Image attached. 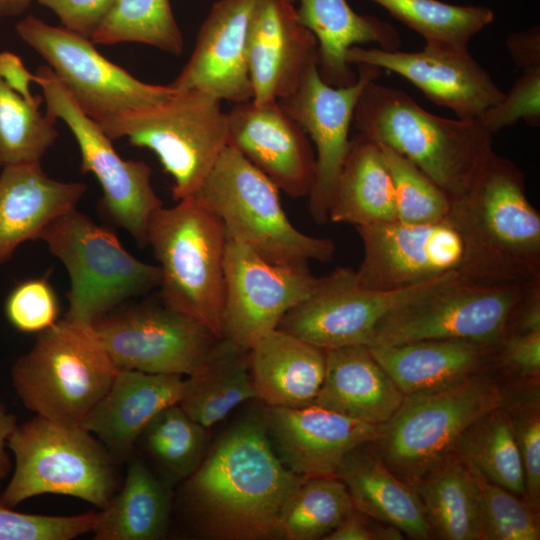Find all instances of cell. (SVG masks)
I'll list each match as a JSON object with an SVG mask.
<instances>
[{"label":"cell","mask_w":540,"mask_h":540,"mask_svg":"<svg viewBox=\"0 0 540 540\" xmlns=\"http://www.w3.org/2000/svg\"><path fill=\"white\" fill-rule=\"evenodd\" d=\"M183 383L184 378L177 374L118 370L81 425L118 464H126L147 424L166 407L178 404Z\"/></svg>","instance_id":"24"},{"label":"cell","mask_w":540,"mask_h":540,"mask_svg":"<svg viewBox=\"0 0 540 540\" xmlns=\"http://www.w3.org/2000/svg\"><path fill=\"white\" fill-rule=\"evenodd\" d=\"M0 77L14 92L28 101H33L34 96L30 90L31 82L35 75L23 64L21 58L9 51L0 52Z\"/></svg>","instance_id":"51"},{"label":"cell","mask_w":540,"mask_h":540,"mask_svg":"<svg viewBox=\"0 0 540 540\" xmlns=\"http://www.w3.org/2000/svg\"><path fill=\"white\" fill-rule=\"evenodd\" d=\"M353 510L347 488L338 477L304 478L280 512L276 539H324Z\"/></svg>","instance_id":"38"},{"label":"cell","mask_w":540,"mask_h":540,"mask_svg":"<svg viewBox=\"0 0 540 540\" xmlns=\"http://www.w3.org/2000/svg\"><path fill=\"white\" fill-rule=\"evenodd\" d=\"M379 145L394 187L397 220L423 224L446 218L451 207L449 196L407 158Z\"/></svg>","instance_id":"41"},{"label":"cell","mask_w":540,"mask_h":540,"mask_svg":"<svg viewBox=\"0 0 540 540\" xmlns=\"http://www.w3.org/2000/svg\"><path fill=\"white\" fill-rule=\"evenodd\" d=\"M177 202L158 208L147 227L161 269L160 300L222 338L227 236L195 196Z\"/></svg>","instance_id":"4"},{"label":"cell","mask_w":540,"mask_h":540,"mask_svg":"<svg viewBox=\"0 0 540 540\" xmlns=\"http://www.w3.org/2000/svg\"><path fill=\"white\" fill-rule=\"evenodd\" d=\"M38 240L47 244L69 274L67 320L94 326L127 300L161 284L158 265L136 259L110 228L76 208L51 221Z\"/></svg>","instance_id":"11"},{"label":"cell","mask_w":540,"mask_h":540,"mask_svg":"<svg viewBox=\"0 0 540 540\" xmlns=\"http://www.w3.org/2000/svg\"><path fill=\"white\" fill-rule=\"evenodd\" d=\"M90 40L102 45L140 43L177 56L184 50L170 0H115Z\"/></svg>","instance_id":"39"},{"label":"cell","mask_w":540,"mask_h":540,"mask_svg":"<svg viewBox=\"0 0 540 540\" xmlns=\"http://www.w3.org/2000/svg\"><path fill=\"white\" fill-rule=\"evenodd\" d=\"M35 0H0V19L25 12Z\"/></svg>","instance_id":"53"},{"label":"cell","mask_w":540,"mask_h":540,"mask_svg":"<svg viewBox=\"0 0 540 540\" xmlns=\"http://www.w3.org/2000/svg\"><path fill=\"white\" fill-rule=\"evenodd\" d=\"M216 97L176 91L166 100L99 122L113 141L151 150L173 180L172 196L195 195L227 146V113Z\"/></svg>","instance_id":"10"},{"label":"cell","mask_w":540,"mask_h":540,"mask_svg":"<svg viewBox=\"0 0 540 540\" xmlns=\"http://www.w3.org/2000/svg\"><path fill=\"white\" fill-rule=\"evenodd\" d=\"M34 82L42 89L46 113L60 119L73 134L81 154V171L98 180L103 197L100 209L124 228L140 247L147 245L152 214L163 206L151 184V168L143 161L124 160L99 124L73 100L48 65L40 66Z\"/></svg>","instance_id":"14"},{"label":"cell","mask_w":540,"mask_h":540,"mask_svg":"<svg viewBox=\"0 0 540 540\" xmlns=\"http://www.w3.org/2000/svg\"><path fill=\"white\" fill-rule=\"evenodd\" d=\"M208 447L207 428L174 404L147 424L135 451L159 477L175 487L197 470Z\"/></svg>","instance_id":"35"},{"label":"cell","mask_w":540,"mask_h":540,"mask_svg":"<svg viewBox=\"0 0 540 540\" xmlns=\"http://www.w3.org/2000/svg\"><path fill=\"white\" fill-rule=\"evenodd\" d=\"M464 276L451 273L415 287L380 291L360 286L354 270L339 267L319 277L311 294L284 315L277 329L323 350L368 345L375 327L389 311Z\"/></svg>","instance_id":"16"},{"label":"cell","mask_w":540,"mask_h":540,"mask_svg":"<svg viewBox=\"0 0 540 540\" xmlns=\"http://www.w3.org/2000/svg\"><path fill=\"white\" fill-rule=\"evenodd\" d=\"M290 1L301 24L317 41L318 71L331 86H348L357 80L347 61L352 47L375 43L383 50H397L400 46V35L390 23L356 13L347 0Z\"/></svg>","instance_id":"28"},{"label":"cell","mask_w":540,"mask_h":540,"mask_svg":"<svg viewBox=\"0 0 540 540\" xmlns=\"http://www.w3.org/2000/svg\"><path fill=\"white\" fill-rule=\"evenodd\" d=\"M4 312L18 331L38 334L58 321V298L46 278L26 279L9 292Z\"/></svg>","instance_id":"45"},{"label":"cell","mask_w":540,"mask_h":540,"mask_svg":"<svg viewBox=\"0 0 540 540\" xmlns=\"http://www.w3.org/2000/svg\"><path fill=\"white\" fill-rule=\"evenodd\" d=\"M267 435L283 465L302 478L335 476L345 456L375 441L381 425L355 420L315 404L267 407Z\"/></svg>","instance_id":"21"},{"label":"cell","mask_w":540,"mask_h":540,"mask_svg":"<svg viewBox=\"0 0 540 540\" xmlns=\"http://www.w3.org/2000/svg\"><path fill=\"white\" fill-rule=\"evenodd\" d=\"M318 278L308 267L270 263L227 239L222 338L249 350L311 294Z\"/></svg>","instance_id":"17"},{"label":"cell","mask_w":540,"mask_h":540,"mask_svg":"<svg viewBox=\"0 0 540 540\" xmlns=\"http://www.w3.org/2000/svg\"><path fill=\"white\" fill-rule=\"evenodd\" d=\"M52 10L67 30L91 39L115 0H35Z\"/></svg>","instance_id":"48"},{"label":"cell","mask_w":540,"mask_h":540,"mask_svg":"<svg viewBox=\"0 0 540 540\" xmlns=\"http://www.w3.org/2000/svg\"><path fill=\"white\" fill-rule=\"evenodd\" d=\"M98 512L49 516L14 511L0 499V540H72L93 532Z\"/></svg>","instance_id":"44"},{"label":"cell","mask_w":540,"mask_h":540,"mask_svg":"<svg viewBox=\"0 0 540 540\" xmlns=\"http://www.w3.org/2000/svg\"><path fill=\"white\" fill-rule=\"evenodd\" d=\"M355 228L364 248L362 262L354 270L355 278L364 288L407 289L451 273L509 282L497 278L484 265L449 214L433 223L408 224L395 220Z\"/></svg>","instance_id":"12"},{"label":"cell","mask_w":540,"mask_h":540,"mask_svg":"<svg viewBox=\"0 0 540 540\" xmlns=\"http://www.w3.org/2000/svg\"><path fill=\"white\" fill-rule=\"evenodd\" d=\"M304 478L287 469L269 441L264 412L243 417L178 486L192 530L211 540L276 539L280 512Z\"/></svg>","instance_id":"1"},{"label":"cell","mask_w":540,"mask_h":540,"mask_svg":"<svg viewBox=\"0 0 540 540\" xmlns=\"http://www.w3.org/2000/svg\"><path fill=\"white\" fill-rule=\"evenodd\" d=\"M117 370L192 375L220 339L164 303L121 305L93 326Z\"/></svg>","instance_id":"15"},{"label":"cell","mask_w":540,"mask_h":540,"mask_svg":"<svg viewBox=\"0 0 540 540\" xmlns=\"http://www.w3.org/2000/svg\"><path fill=\"white\" fill-rule=\"evenodd\" d=\"M249 366L258 398L269 407L314 403L324 380L326 351L280 329L249 349Z\"/></svg>","instance_id":"30"},{"label":"cell","mask_w":540,"mask_h":540,"mask_svg":"<svg viewBox=\"0 0 540 540\" xmlns=\"http://www.w3.org/2000/svg\"><path fill=\"white\" fill-rule=\"evenodd\" d=\"M81 182L47 176L40 162L9 165L0 174V265L22 243L38 240L51 221L76 205L86 192Z\"/></svg>","instance_id":"25"},{"label":"cell","mask_w":540,"mask_h":540,"mask_svg":"<svg viewBox=\"0 0 540 540\" xmlns=\"http://www.w3.org/2000/svg\"><path fill=\"white\" fill-rule=\"evenodd\" d=\"M353 122L359 133L401 154L454 200L469 189L493 152L478 119H448L426 111L402 90L376 80L364 87Z\"/></svg>","instance_id":"2"},{"label":"cell","mask_w":540,"mask_h":540,"mask_svg":"<svg viewBox=\"0 0 540 540\" xmlns=\"http://www.w3.org/2000/svg\"><path fill=\"white\" fill-rule=\"evenodd\" d=\"M316 60L317 41L299 21L293 3L257 0L248 37L252 101L266 104L290 96Z\"/></svg>","instance_id":"23"},{"label":"cell","mask_w":540,"mask_h":540,"mask_svg":"<svg viewBox=\"0 0 540 540\" xmlns=\"http://www.w3.org/2000/svg\"><path fill=\"white\" fill-rule=\"evenodd\" d=\"M279 189L230 146H226L195 196L222 223L227 239L264 260L308 267L330 262L335 243L297 229L282 208Z\"/></svg>","instance_id":"3"},{"label":"cell","mask_w":540,"mask_h":540,"mask_svg":"<svg viewBox=\"0 0 540 540\" xmlns=\"http://www.w3.org/2000/svg\"><path fill=\"white\" fill-rule=\"evenodd\" d=\"M496 347L457 339L368 346L404 396L446 388L491 369Z\"/></svg>","instance_id":"26"},{"label":"cell","mask_w":540,"mask_h":540,"mask_svg":"<svg viewBox=\"0 0 540 540\" xmlns=\"http://www.w3.org/2000/svg\"><path fill=\"white\" fill-rule=\"evenodd\" d=\"M455 453L486 479L526 499L522 458L509 417L501 405L464 432Z\"/></svg>","instance_id":"37"},{"label":"cell","mask_w":540,"mask_h":540,"mask_svg":"<svg viewBox=\"0 0 540 540\" xmlns=\"http://www.w3.org/2000/svg\"><path fill=\"white\" fill-rule=\"evenodd\" d=\"M449 216L499 279H540V214L511 160L492 152L466 193L451 200Z\"/></svg>","instance_id":"5"},{"label":"cell","mask_w":540,"mask_h":540,"mask_svg":"<svg viewBox=\"0 0 540 540\" xmlns=\"http://www.w3.org/2000/svg\"><path fill=\"white\" fill-rule=\"evenodd\" d=\"M506 45L516 66L525 69L540 65V29L538 26L510 34Z\"/></svg>","instance_id":"50"},{"label":"cell","mask_w":540,"mask_h":540,"mask_svg":"<svg viewBox=\"0 0 540 540\" xmlns=\"http://www.w3.org/2000/svg\"><path fill=\"white\" fill-rule=\"evenodd\" d=\"M466 464L479 492L483 540H539V509Z\"/></svg>","instance_id":"43"},{"label":"cell","mask_w":540,"mask_h":540,"mask_svg":"<svg viewBox=\"0 0 540 540\" xmlns=\"http://www.w3.org/2000/svg\"><path fill=\"white\" fill-rule=\"evenodd\" d=\"M539 379H514L507 390L500 386L501 406L507 412L525 473L526 499L540 506V398Z\"/></svg>","instance_id":"42"},{"label":"cell","mask_w":540,"mask_h":540,"mask_svg":"<svg viewBox=\"0 0 540 540\" xmlns=\"http://www.w3.org/2000/svg\"><path fill=\"white\" fill-rule=\"evenodd\" d=\"M350 65H370L394 72L417 87L431 102L450 109L459 119H478L504 93L469 51L424 47L406 52L352 47Z\"/></svg>","instance_id":"19"},{"label":"cell","mask_w":540,"mask_h":540,"mask_svg":"<svg viewBox=\"0 0 540 540\" xmlns=\"http://www.w3.org/2000/svg\"><path fill=\"white\" fill-rule=\"evenodd\" d=\"M540 279L483 281L460 277L417 295L389 311L369 345L457 339L497 346Z\"/></svg>","instance_id":"9"},{"label":"cell","mask_w":540,"mask_h":540,"mask_svg":"<svg viewBox=\"0 0 540 540\" xmlns=\"http://www.w3.org/2000/svg\"><path fill=\"white\" fill-rule=\"evenodd\" d=\"M419 34L425 47L466 52L471 39L489 26L495 14L486 6L440 0H370Z\"/></svg>","instance_id":"36"},{"label":"cell","mask_w":540,"mask_h":540,"mask_svg":"<svg viewBox=\"0 0 540 540\" xmlns=\"http://www.w3.org/2000/svg\"><path fill=\"white\" fill-rule=\"evenodd\" d=\"M522 70L509 92L478 118L491 134L520 120L532 126L540 123V65Z\"/></svg>","instance_id":"46"},{"label":"cell","mask_w":540,"mask_h":540,"mask_svg":"<svg viewBox=\"0 0 540 540\" xmlns=\"http://www.w3.org/2000/svg\"><path fill=\"white\" fill-rule=\"evenodd\" d=\"M492 368L455 385L405 395L373 445L402 481L414 486L456 452L464 432L501 404Z\"/></svg>","instance_id":"8"},{"label":"cell","mask_w":540,"mask_h":540,"mask_svg":"<svg viewBox=\"0 0 540 540\" xmlns=\"http://www.w3.org/2000/svg\"><path fill=\"white\" fill-rule=\"evenodd\" d=\"M227 145L290 197L309 195L315 152L304 129L278 101L235 104L227 113Z\"/></svg>","instance_id":"20"},{"label":"cell","mask_w":540,"mask_h":540,"mask_svg":"<svg viewBox=\"0 0 540 540\" xmlns=\"http://www.w3.org/2000/svg\"><path fill=\"white\" fill-rule=\"evenodd\" d=\"M7 446L15 467L0 499L12 508L35 496L58 494L102 509L120 487L119 464L82 425L36 415L17 425Z\"/></svg>","instance_id":"7"},{"label":"cell","mask_w":540,"mask_h":540,"mask_svg":"<svg viewBox=\"0 0 540 540\" xmlns=\"http://www.w3.org/2000/svg\"><path fill=\"white\" fill-rule=\"evenodd\" d=\"M80 109L97 123L168 99L170 85L143 82L105 58L86 37L28 15L15 26Z\"/></svg>","instance_id":"13"},{"label":"cell","mask_w":540,"mask_h":540,"mask_svg":"<svg viewBox=\"0 0 540 540\" xmlns=\"http://www.w3.org/2000/svg\"><path fill=\"white\" fill-rule=\"evenodd\" d=\"M324 380L313 404L374 425L386 423L404 394L367 345L328 349Z\"/></svg>","instance_id":"27"},{"label":"cell","mask_w":540,"mask_h":540,"mask_svg":"<svg viewBox=\"0 0 540 540\" xmlns=\"http://www.w3.org/2000/svg\"><path fill=\"white\" fill-rule=\"evenodd\" d=\"M257 0H218L201 24L192 54L169 85L199 90L220 101H251L248 37Z\"/></svg>","instance_id":"22"},{"label":"cell","mask_w":540,"mask_h":540,"mask_svg":"<svg viewBox=\"0 0 540 540\" xmlns=\"http://www.w3.org/2000/svg\"><path fill=\"white\" fill-rule=\"evenodd\" d=\"M413 487L434 539L483 540L478 488L459 455L455 453Z\"/></svg>","instance_id":"34"},{"label":"cell","mask_w":540,"mask_h":540,"mask_svg":"<svg viewBox=\"0 0 540 540\" xmlns=\"http://www.w3.org/2000/svg\"><path fill=\"white\" fill-rule=\"evenodd\" d=\"M357 80L348 86L334 87L319 74L317 60L307 68L297 89L279 102L304 129L315 147V177L309 193V211L318 224L329 221V211L337 180L346 157L357 101L381 69L358 65Z\"/></svg>","instance_id":"18"},{"label":"cell","mask_w":540,"mask_h":540,"mask_svg":"<svg viewBox=\"0 0 540 540\" xmlns=\"http://www.w3.org/2000/svg\"><path fill=\"white\" fill-rule=\"evenodd\" d=\"M117 371L93 326L63 318L38 333L32 348L16 359L11 380L35 415L81 425Z\"/></svg>","instance_id":"6"},{"label":"cell","mask_w":540,"mask_h":540,"mask_svg":"<svg viewBox=\"0 0 540 540\" xmlns=\"http://www.w3.org/2000/svg\"><path fill=\"white\" fill-rule=\"evenodd\" d=\"M122 486L98 512L94 540H160L167 535L173 511L171 485L136 451L128 460Z\"/></svg>","instance_id":"31"},{"label":"cell","mask_w":540,"mask_h":540,"mask_svg":"<svg viewBox=\"0 0 540 540\" xmlns=\"http://www.w3.org/2000/svg\"><path fill=\"white\" fill-rule=\"evenodd\" d=\"M43 101L24 99L0 77V167L40 162L55 143L57 120L40 112Z\"/></svg>","instance_id":"40"},{"label":"cell","mask_w":540,"mask_h":540,"mask_svg":"<svg viewBox=\"0 0 540 540\" xmlns=\"http://www.w3.org/2000/svg\"><path fill=\"white\" fill-rule=\"evenodd\" d=\"M18 423L16 416L10 413L5 404L0 401V489L2 482L8 477L12 464L7 453V441L16 429Z\"/></svg>","instance_id":"52"},{"label":"cell","mask_w":540,"mask_h":540,"mask_svg":"<svg viewBox=\"0 0 540 540\" xmlns=\"http://www.w3.org/2000/svg\"><path fill=\"white\" fill-rule=\"evenodd\" d=\"M493 370L510 379L540 377V329L506 335L496 347Z\"/></svg>","instance_id":"47"},{"label":"cell","mask_w":540,"mask_h":540,"mask_svg":"<svg viewBox=\"0 0 540 540\" xmlns=\"http://www.w3.org/2000/svg\"><path fill=\"white\" fill-rule=\"evenodd\" d=\"M404 534L396 527L378 522L353 510L323 540H402Z\"/></svg>","instance_id":"49"},{"label":"cell","mask_w":540,"mask_h":540,"mask_svg":"<svg viewBox=\"0 0 540 540\" xmlns=\"http://www.w3.org/2000/svg\"><path fill=\"white\" fill-rule=\"evenodd\" d=\"M258 399L250 372L249 350L220 338L201 368L184 379L178 405L208 429L240 404Z\"/></svg>","instance_id":"33"},{"label":"cell","mask_w":540,"mask_h":540,"mask_svg":"<svg viewBox=\"0 0 540 540\" xmlns=\"http://www.w3.org/2000/svg\"><path fill=\"white\" fill-rule=\"evenodd\" d=\"M335 476L346 486L355 510L412 539H434L414 487L388 468L372 442L350 451Z\"/></svg>","instance_id":"29"},{"label":"cell","mask_w":540,"mask_h":540,"mask_svg":"<svg viewBox=\"0 0 540 540\" xmlns=\"http://www.w3.org/2000/svg\"><path fill=\"white\" fill-rule=\"evenodd\" d=\"M395 220L394 187L380 145L359 133L350 139L329 221L360 227Z\"/></svg>","instance_id":"32"}]
</instances>
